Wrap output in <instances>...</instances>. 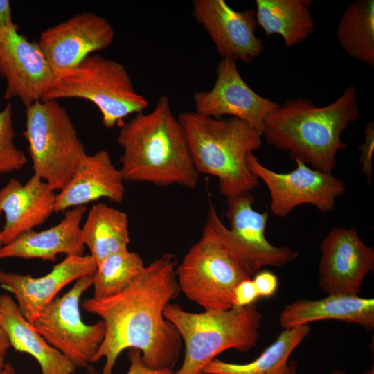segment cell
Returning <instances> with one entry per match:
<instances>
[{
    "mask_svg": "<svg viewBox=\"0 0 374 374\" xmlns=\"http://www.w3.org/2000/svg\"><path fill=\"white\" fill-rule=\"evenodd\" d=\"M199 174L217 178L226 199L251 193L258 178L249 170L247 157L262 145V134L247 123L231 117L222 119L195 112L178 116Z\"/></svg>",
    "mask_w": 374,
    "mask_h": 374,
    "instance_id": "obj_4",
    "label": "cell"
},
{
    "mask_svg": "<svg viewBox=\"0 0 374 374\" xmlns=\"http://www.w3.org/2000/svg\"><path fill=\"white\" fill-rule=\"evenodd\" d=\"M310 332L309 324L284 329L252 362L235 364L215 358L205 366L203 372L207 374H285L290 355Z\"/></svg>",
    "mask_w": 374,
    "mask_h": 374,
    "instance_id": "obj_25",
    "label": "cell"
},
{
    "mask_svg": "<svg viewBox=\"0 0 374 374\" xmlns=\"http://www.w3.org/2000/svg\"><path fill=\"white\" fill-rule=\"evenodd\" d=\"M1 214H2V213H1V212L0 211V222H1ZM1 230L0 229V247H1V246H3V243H2V240H1Z\"/></svg>",
    "mask_w": 374,
    "mask_h": 374,
    "instance_id": "obj_38",
    "label": "cell"
},
{
    "mask_svg": "<svg viewBox=\"0 0 374 374\" xmlns=\"http://www.w3.org/2000/svg\"><path fill=\"white\" fill-rule=\"evenodd\" d=\"M199 374H207V373H204V372H202V373H200Z\"/></svg>",
    "mask_w": 374,
    "mask_h": 374,
    "instance_id": "obj_39",
    "label": "cell"
},
{
    "mask_svg": "<svg viewBox=\"0 0 374 374\" xmlns=\"http://www.w3.org/2000/svg\"><path fill=\"white\" fill-rule=\"evenodd\" d=\"M359 163L368 182L372 181V159L374 150V123L369 121L364 130V141L359 146Z\"/></svg>",
    "mask_w": 374,
    "mask_h": 374,
    "instance_id": "obj_29",
    "label": "cell"
},
{
    "mask_svg": "<svg viewBox=\"0 0 374 374\" xmlns=\"http://www.w3.org/2000/svg\"><path fill=\"white\" fill-rule=\"evenodd\" d=\"M92 285L93 276L79 278L66 293L46 305L33 323L46 341L76 368H86L93 362L105 337L102 320L87 324L82 319L80 300Z\"/></svg>",
    "mask_w": 374,
    "mask_h": 374,
    "instance_id": "obj_9",
    "label": "cell"
},
{
    "mask_svg": "<svg viewBox=\"0 0 374 374\" xmlns=\"http://www.w3.org/2000/svg\"><path fill=\"white\" fill-rule=\"evenodd\" d=\"M253 202L251 193L227 199L229 228L224 224L213 206H210L206 217L251 276L265 266L283 267L299 256L297 251L286 246H274L267 240L268 213L256 211Z\"/></svg>",
    "mask_w": 374,
    "mask_h": 374,
    "instance_id": "obj_10",
    "label": "cell"
},
{
    "mask_svg": "<svg viewBox=\"0 0 374 374\" xmlns=\"http://www.w3.org/2000/svg\"><path fill=\"white\" fill-rule=\"evenodd\" d=\"M296 167L280 173L263 166L253 152L247 157L249 170L267 186L273 215L283 217L296 206L312 204L323 213L335 208L336 199L345 193L342 180L332 173L315 170L294 159Z\"/></svg>",
    "mask_w": 374,
    "mask_h": 374,
    "instance_id": "obj_11",
    "label": "cell"
},
{
    "mask_svg": "<svg viewBox=\"0 0 374 374\" xmlns=\"http://www.w3.org/2000/svg\"><path fill=\"white\" fill-rule=\"evenodd\" d=\"M55 190L35 175L25 184L10 179L0 190V211L5 217L3 245L44 223L55 213Z\"/></svg>",
    "mask_w": 374,
    "mask_h": 374,
    "instance_id": "obj_19",
    "label": "cell"
},
{
    "mask_svg": "<svg viewBox=\"0 0 374 374\" xmlns=\"http://www.w3.org/2000/svg\"><path fill=\"white\" fill-rule=\"evenodd\" d=\"M128 359L130 366L126 374H174L172 369H154L148 367L143 361L141 353L136 348L128 350ZM86 374H100L99 372L91 370Z\"/></svg>",
    "mask_w": 374,
    "mask_h": 374,
    "instance_id": "obj_30",
    "label": "cell"
},
{
    "mask_svg": "<svg viewBox=\"0 0 374 374\" xmlns=\"http://www.w3.org/2000/svg\"><path fill=\"white\" fill-rule=\"evenodd\" d=\"M193 16L202 26L222 58L250 64L262 53L265 46L256 35V12H238L224 0H194Z\"/></svg>",
    "mask_w": 374,
    "mask_h": 374,
    "instance_id": "obj_16",
    "label": "cell"
},
{
    "mask_svg": "<svg viewBox=\"0 0 374 374\" xmlns=\"http://www.w3.org/2000/svg\"><path fill=\"white\" fill-rule=\"evenodd\" d=\"M60 98H80L93 103L107 128L121 127L126 118L144 112L149 105L134 89L123 64L98 54L56 77L43 100Z\"/></svg>",
    "mask_w": 374,
    "mask_h": 374,
    "instance_id": "obj_6",
    "label": "cell"
},
{
    "mask_svg": "<svg viewBox=\"0 0 374 374\" xmlns=\"http://www.w3.org/2000/svg\"><path fill=\"white\" fill-rule=\"evenodd\" d=\"M298 364L294 361H289L288 366L285 374H297ZM329 374H348L344 371L336 369L331 371ZM361 374H374V366H373L369 370Z\"/></svg>",
    "mask_w": 374,
    "mask_h": 374,
    "instance_id": "obj_34",
    "label": "cell"
},
{
    "mask_svg": "<svg viewBox=\"0 0 374 374\" xmlns=\"http://www.w3.org/2000/svg\"><path fill=\"white\" fill-rule=\"evenodd\" d=\"M177 265L175 255L164 253L145 265L124 290L82 301V308L99 317L105 326L104 339L93 358V362L105 359L101 374H113L118 356L131 348L141 351L148 367L173 370L183 342L163 312L180 292Z\"/></svg>",
    "mask_w": 374,
    "mask_h": 374,
    "instance_id": "obj_1",
    "label": "cell"
},
{
    "mask_svg": "<svg viewBox=\"0 0 374 374\" xmlns=\"http://www.w3.org/2000/svg\"><path fill=\"white\" fill-rule=\"evenodd\" d=\"M337 38L350 57L373 67V0H356L347 6L337 26Z\"/></svg>",
    "mask_w": 374,
    "mask_h": 374,
    "instance_id": "obj_26",
    "label": "cell"
},
{
    "mask_svg": "<svg viewBox=\"0 0 374 374\" xmlns=\"http://www.w3.org/2000/svg\"><path fill=\"white\" fill-rule=\"evenodd\" d=\"M120 128L117 142L123 154L119 170L125 182L196 187L199 174L166 96L160 97L152 111L134 115Z\"/></svg>",
    "mask_w": 374,
    "mask_h": 374,
    "instance_id": "obj_3",
    "label": "cell"
},
{
    "mask_svg": "<svg viewBox=\"0 0 374 374\" xmlns=\"http://www.w3.org/2000/svg\"><path fill=\"white\" fill-rule=\"evenodd\" d=\"M81 229L85 247L97 265L109 255L128 249V217L122 211L94 204Z\"/></svg>",
    "mask_w": 374,
    "mask_h": 374,
    "instance_id": "obj_24",
    "label": "cell"
},
{
    "mask_svg": "<svg viewBox=\"0 0 374 374\" xmlns=\"http://www.w3.org/2000/svg\"><path fill=\"white\" fill-rule=\"evenodd\" d=\"M10 347L8 337L0 326V357H4Z\"/></svg>",
    "mask_w": 374,
    "mask_h": 374,
    "instance_id": "obj_35",
    "label": "cell"
},
{
    "mask_svg": "<svg viewBox=\"0 0 374 374\" xmlns=\"http://www.w3.org/2000/svg\"><path fill=\"white\" fill-rule=\"evenodd\" d=\"M319 285L327 294L358 295L374 269V250L355 229L332 228L320 245Z\"/></svg>",
    "mask_w": 374,
    "mask_h": 374,
    "instance_id": "obj_14",
    "label": "cell"
},
{
    "mask_svg": "<svg viewBox=\"0 0 374 374\" xmlns=\"http://www.w3.org/2000/svg\"><path fill=\"white\" fill-rule=\"evenodd\" d=\"M87 211L84 206L67 210L55 226L40 231L22 233L0 247V258H19L54 261L59 254L84 255L81 222Z\"/></svg>",
    "mask_w": 374,
    "mask_h": 374,
    "instance_id": "obj_20",
    "label": "cell"
},
{
    "mask_svg": "<svg viewBox=\"0 0 374 374\" xmlns=\"http://www.w3.org/2000/svg\"><path fill=\"white\" fill-rule=\"evenodd\" d=\"M124 180L104 150L86 154L66 184L56 194L55 213L82 206L100 199L121 203Z\"/></svg>",
    "mask_w": 374,
    "mask_h": 374,
    "instance_id": "obj_18",
    "label": "cell"
},
{
    "mask_svg": "<svg viewBox=\"0 0 374 374\" xmlns=\"http://www.w3.org/2000/svg\"><path fill=\"white\" fill-rule=\"evenodd\" d=\"M0 76L4 98H19L25 107L44 99L53 74L38 43L30 42L13 23L0 30Z\"/></svg>",
    "mask_w": 374,
    "mask_h": 374,
    "instance_id": "obj_13",
    "label": "cell"
},
{
    "mask_svg": "<svg viewBox=\"0 0 374 374\" xmlns=\"http://www.w3.org/2000/svg\"><path fill=\"white\" fill-rule=\"evenodd\" d=\"M0 326L10 346L32 356L41 374H73L75 366L50 345L20 312L16 301L6 294L0 295Z\"/></svg>",
    "mask_w": 374,
    "mask_h": 374,
    "instance_id": "obj_22",
    "label": "cell"
},
{
    "mask_svg": "<svg viewBox=\"0 0 374 374\" xmlns=\"http://www.w3.org/2000/svg\"><path fill=\"white\" fill-rule=\"evenodd\" d=\"M163 314L177 329L184 344L183 363L174 374H199L224 350H251L257 344L262 319L254 304L195 313L170 303Z\"/></svg>",
    "mask_w": 374,
    "mask_h": 374,
    "instance_id": "obj_5",
    "label": "cell"
},
{
    "mask_svg": "<svg viewBox=\"0 0 374 374\" xmlns=\"http://www.w3.org/2000/svg\"><path fill=\"white\" fill-rule=\"evenodd\" d=\"M115 31L103 17L76 14L44 30L37 42L55 78L80 65L93 53L109 48Z\"/></svg>",
    "mask_w": 374,
    "mask_h": 374,
    "instance_id": "obj_12",
    "label": "cell"
},
{
    "mask_svg": "<svg viewBox=\"0 0 374 374\" xmlns=\"http://www.w3.org/2000/svg\"><path fill=\"white\" fill-rule=\"evenodd\" d=\"M13 23L10 1L0 0V30Z\"/></svg>",
    "mask_w": 374,
    "mask_h": 374,
    "instance_id": "obj_33",
    "label": "cell"
},
{
    "mask_svg": "<svg viewBox=\"0 0 374 374\" xmlns=\"http://www.w3.org/2000/svg\"><path fill=\"white\" fill-rule=\"evenodd\" d=\"M215 72L212 89L194 93L195 112L213 118L231 116L262 134L266 116L279 104L254 91L240 75L234 60L222 58Z\"/></svg>",
    "mask_w": 374,
    "mask_h": 374,
    "instance_id": "obj_15",
    "label": "cell"
},
{
    "mask_svg": "<svg viewBox=\"0 0 374 374\" xmlns=\"http://www.w3.org/2000/svg\"><path fill=\"white\" fill-rule=\"evenodd\" d=\"M256 19L267 36L278 34L287 48L306 40L314 30L309 0H256Z\"/></svg>",
    "mask_w": 374,
    "mask_h": 374,
    "instance_id": "obj_23",
    "label": "cell"
},
{
    "mask_svg": "<svg viewBox=\"0 0 374 374\" xmlns=\"http://www.w3.org/2000/svg\"><path fill=\"white\" fill-rule=\"evenodd\" d=\"M141 257L128 249L108 256L93 275V297L114 295L129 287L145 267Z\"/></svg>",
    "mask_w": 374,
    "mask_h": 374,
    "instance_id": "obj_27",
    "label": "cell"
},
{
    "mask_svg": "<svg viewBox=\"0 0 374 374\" xmlns=\"http://www.w3.org/2000/svg\"><path fill=\"white\" fill-rule=\"evenodd\" d=\"M326 319L353 323L371 330L374 328V299L346 294H328L318 300L300 299L283 308L279 323L283 329H290Z\"/></svg>",
    "mask_w": 374,
    "mask_h": 374,
    "instance_id": "obj_21",
    "label": "cell"
},
{
    "mask_svg": "<svg viewBox=\"0 0 374 374\" xmlns=\"http://www.w3.org/2000/svg\"><path fill=\"white\" fill-rule=\"evenodd\" d=\"M12 109L8 103L0 111V175L19 170L28 163L24 152L15 143Z\"/></svg>",
    "mask_w": 374,
    "mask_h": 374,
    "instance_id": "obj_28",
    "label": "cell"
},
{
    "mask_svg": "<svg viewBox=\"0 0 374 374\" xmlns=\"http://www.w3.org/2000/svg\"><path fill=\"white\" fill-rule=\"evenodd\" d=\"M5 364L4 357H0V374L4 367Z\"/></svg>",
    "mask_w": 374,
    "mask_h": 374,
    "instance_id": "obj_37",
    "label": "cell"
},
{
    "mask_svg": "<svg viewBox=\"0 0 374 374\" xmlns=\"http://www.w3.org/2000/svg\"><path fill=\"white\" fill-rule=\"evenodd\" d=\"M259 299L252 278L241 281L235 287L233 294V307L243 308L253 305Z\"/></svg>",
    "mask_w": 374,
    "mask_h": 374,
    "instance_id": "obj_32",
    "label": "cell"
},
{
    "mask_svg": "<svg viewBox=\"0 0 374 374\" xmlns=\"http://www.w3.org/2000/svg\"><path fill=\"white\" fill-rule=\"evenodd\" d=\"M179 290L204 310L233 308L236 286L251 274L208 220L176 267Z\"/></svg>",
    "mask_w": 374,
    "mask_h": 374,
    "instance_id": "obj_7",
    "label": "cell"
},
{
    "mask_svg": "<svg viewBox=\"0 0 374 374\" xmlns=\"http://www.w3.org/2000/svg\"><path fill=\"white\" fill-rule=\"evenodd\" d=\"M96 269L97 264L89 254L66 256L40 277L0 270V287L13 294L20 312L33 323L65 286L82 277L93 276Z\"/></svg>",
    "mask_w": 374,
    "mask_h": 374,
    "instance_id": "obj_17",
    "label": "cell"
},
{
    "mask_svg": "<svg viewBox=\"0 0 374 374\" xmlns=\"http://www.w3.org/2000/svg\"><path fill=\"white\" fill-rule=\"evenodd\" d=\"M252 278L259 298L273 296L278 287V276L268 270L259 271Z\"/></svg>",
    "mask_w": 374,
    "mask_h": 374,
    "instance_id": "obj_31",
    "label": "cell"
},
{
    "mask_svg": "<svg viewBox=\"0 0 374 374\" xmlns=\"http://www.w3.org/2000/svg\"><path fill=\"white\" fill-rule=\"evenodd\" d=\"M25 107L23 134L28 143L33 175L53 190H60L86 156L84 145L57 100H38Z\"/></svg>",
    "mask_w": 374,
    "mask_h": 374,
    "instance_id": "obj_8",
    "label": "cell"
},
{
    "mask_svg": "<svg viewBox=\"0 0 374 374\" xmlns=\"http://www.w3.org/2000/svg\"><path fill=\"white\" fill-rule=\"evenodd\" d=\"M1 374H18L10 363H6Z\"/></svg>",
    "mask_w": 374,
    "mask_h": 374,
    "instance_id": "obj_36",
    "label": "cell"
},
{
    "mask_svg": "<svg viewBox=\"0 0 374 374\" xmlns=\"http://www.w3.org/2000/svg\"><path fill=\"white\" fill-rule=\"evenodd\" d=\"M360 115L357 89L348 86L330 104L318 107L311 100H287L266 116L262 137L271 146L310 167L332 173L336 155L346 148L341 134Z\"/></svg>",
    "mask_w": 374,
    "mask_h": 374,
    "instance_id": "obj_2",
    "label": "cell"
}]
</instances>
